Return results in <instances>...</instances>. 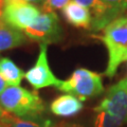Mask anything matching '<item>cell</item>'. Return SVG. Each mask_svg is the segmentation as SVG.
Here are the masks:
<instances>
[{
  "instance_id": "cell-14",
  "label": "cell",
  "mask_w": 127,
  "mask_h": 127,
  "mask_svg": "<svg viewBox=\"0 0 127 127\" xmlns=\"http://www.w3.org/2000/svg\"><path fill=\"white\" fill-rule=\"evenodd\" d=\"M124 121L105 111H98L94 118L93 127H121Z\"/></svg>"
},
{
  "instance_id": "cell-17",
  "label": "cell",
  "mask_w": 127,
  "mask_h": 127,
  "mask_svg": "<svg viewBox=\"0 0 127 127\" xmlns=\"http://www.w3.org/2000/svg\"><path fill=\"white\" fill-rule=\"evenodd\" d=\"M7 84L5 83V81L2 78V76H1V74H0V94H1L3 91H4L6 88H7Z\"/></svg>"
},
{
  "instance_id": "cell-20",
  "label": "cell",
  "mask_w": 127,
  "mask_h": 127,
  "mask_svg": "<svg viewBox=\"0 0 127 127\" xmlns=\"http://www.w3.org/2000/svg\"><path fill=\"white\" fill-rule=\"evenodd\" d=\"M23 1H26V2H41L43 1V0H23Z\"/></svg>"
},
{
  "instance_id": "cell-2",
  "label": "cell",
  "mask_w": 127,
  "mask_h": 127,
  "mask_svg": "<svg viewBox=\"0 0 127 127\" xmlns=\"http://www.w3.org/2000/svg\"><path fill=\"white\" fill-rule=\"evenodd\" d=\"M101 39L108 51L105 75L112 77L119 66L127 61V16L119 17L106 26Z\"/></svg>"
},
{
  "instance_id": "cell-16",
  "label": "cell",
  "mask_w": 127,
  "mask_h": 127,
  "mask_svg": "<svg viewBox=\"0 0 127 127\" xmlns=\"http://www.w3.org/2000/svg\"><path fill=\"white\" fill-rule=\"evenodd\" d=\"M110 10L120 15L127 9V0H102Z\"/></svg>"
},
{
  "instance_id": "cell-8",
  "label": "cell",
  "mask_w": 127,
  "mask_h": 127,
  "mask_svg": "<svg viewBox=\"0 0 127 127\" xmlns=\"http://www.w3.org/2000/svg\"><path fill=\"white\" fill-rule=\"evenodd\" d=\"M82 101L73 94H63L55 98L50 104V110L57 117H73L83 109Z\"/></svg>"
},
{
  "instance_id": "cell-1",
  "label": "cell",
  "mask_w": 127,
  "mask_h": 127,
  "mask_svg": "<svg viewBox=\"0 0 127 127\" xmlns=\"http://www.w3.org/2000/svg\"><path fill=\"white\" fill-rule=\"evenodd\" d=\"M0 107L6 113L15 114L19 119L30 120L39 117L46 106L36 91L22 87H7L0 94Z\"/></svg>"
},
{
  "instance_id": "cell-4",
  "label": "cell",
  "mask_w": 127,
  "mask_h": 127,
  "mask_svg": "<svg viewBox=\"0 0 127 127\" xmlns=\"http://www.w3.org/2000/svg\"><path fill=\"white\" fill-rule=\"evenodd\" d=\"M40 15L37 6L23 0H4L2 20L7 26L25 31L35 22Z\"/></svg>"
},
{
  "instance_id": "cell-11",
  "label": "cell",
  "mask_w": 127,
  "mask_h": 127,
  "mask_svg": "<svg viewBox=\"0 0 127 127\" xmlns=\"http://www.w3.org/2000/svg\"><path fill=\"white\" fill-rule=\"evenodd\" d=\"M0 74L10 87L20 85L26 72L9 57H0Z\"/></svg>"
},
{
  "instance_id": "cell-7",
  "label": "cell",
  "mask_w": 127,
  "mask_h": 127,
  "mask_svg": "<svg viewBox=\"0 0 127 127\" xmlns=\"http://www.w3.org/2000/svg\"><path fill=\"white\" fill-rule=\"evenodd\" d=\"M95 112L105 111L126 122L127 119V77L111 86L105 97L94 108Z\"/></svg>"
},
{
  "instance_id": "cell-6",
  "label": "cell",
  "mask_w": 127,
  "mask_h": 127,
  "mask_svg": "<svg viewBox=\"0 0 127 127\" xmlns=\"http://www.w3.org/2000/svg\"><path fill=\"white\" fill-rule=\"evenodd\" d=\"M25 35L34 41L40 43L56 42L62 38V28L56 13H40L32 26L25 31Z\"/></svg>"
},
{
  "instance_id": "cell-10",
  "label": "cell",
  "mask_w": 127,
  "mask_h": 127,
  "mask_svg": "<svg viewBox=\"0 0 127 127\" xmlns=\"http://www.w3.org/2000/svg\"><path fill=\"white\" fill-rule=\"evenodd\" d=\"M27 42V36L21 31L7 26L3 21L0 25V52L14 49Z\"/></svg>"
},
{
  "instance_id": "cell-19",
  "label": "cell",
  "mask_w": 127,
  "mask_h": 127,
  "mask_svg": "<svg viewBox=\"0 0 127 127\" xmlns=\"http://www.w3.org/2000/svg\"><path fill=\"white\" fill-rule=\"evenodd\" d=\"M5 113H6V112H5V111H4V110H3V109L1 108V107H0V120H1V119H2L3 117H4V116H5Z\"/></svg>"
},
{
  "instance_id": "cell-23",
  "label": "cell",
  "mask_w": 127,
  "mask_h": 127,
  "mask_svg": "<svg viewBox=\"0 0 127 127\" xmlns=\"http://www.w3.org/2000/svg\"><path fill=\"white\" fill-rule=\"evenodd\" d=\"M126 122H127V119H126Z\"/></svg>"
},
{
  "instance_id": "cell-12",
  "label": "cell",
  "mask_w": 127,
  "mask_h": 127,
  "mask_svg": "<svg viewBox=\"0 0 127 127\" xmlns=\"http://www.w3.org/2000/svg\"><path fill=\"white\" fill-rule=\"evenodd\" d=\"M0 124H2L4 127H53L51 124V121L49 120L42 123H38L32 120L14 118L10 116L9 113H5V116L0 120Z\"/></svg>"
},
{
  "instance_id": "cell-3",
  "label": "cell",
  "mask_w": 127,
  "mask_h": 127,
  "mask_svg": "<svg viewBox=\"0 0 127 127\" xmlns=\"http://www.w3.org/2000/svg\"><path fill=\"white\" fill-rule=\"evenodd\" d=\"M58 90L73 94L81 101H86L103 93L104 85L98 73L85 68H78L73 71L68 79L63 81Z\"/></svg>"
},
{
  "instance_id": "cell-15",
  "label": "cell",
  "mask_w": 127,
  "mask_h": 127,
  "mask_svg": "<svg viewBox=\"0 0 127 127\" xmlns=\"http://www.w3.org/2000/svg\"><path fill=\"white\" fill-rule=\"evenodd\" d=\"M71 0H43L41 10L43 13H54V11L64 9Z\"/></svg>"
},
{
  "instance_id": "cell-18",
  "label": "cell",
  "mask_w": 127,
  "mask_h": 127,
  "mask_svg": "<svg viewBox=\"0 0 127 127\" xmlns=\"http://www.w3.org/2000/svg\"><path fill=\"white\" fill-rule=\"evenodd\" d=\"M3 7H4V0H0V18H2Z\"/></svg>"
},
{
  "instance_id": "cell-13",
  "label": "cell",
  "mask_w": 127,
  "mask_h": 127,
  "mask_svg": "<svg viewBox=\"0 0 127 127\" xmlns=\"http://www.w3.org/2000/svg\"><path fill=\"white\" fill-rule=\"evenodd\" d=\"M79 5L87 7V9H91L93 12L94 19L93 20H97V19L103 18L106 14L109 12V7L107 6L102 0H73Z\"/></svg>"
},
{
  "instance_id": "cell-5",
  "label": "cell",
  "mask_w": 127,
  "mask_h": 127,
  "mask_svg": "<svg viewBox=\"0 0 127 127\" xmlns=\"http://www.w3.org/2000/svg\"><path fill=\"white\" fill-rule=\"evenodd\" d=\"M47 46L48 45L46 43H40L38 57L35 62V65L25 74L28 83L35 90H39L46 87H56L58 89L63 84V81L55 76L49 66Z\"/></svg>"
},
{
  "instance_id": "cell-22",
  "label": "cell",
  "mask_w": 127,
  "mask_h": 127,
  "mask_svg": "<svg viewBox=\"0 0 127 127\" xmlns=\"http://www.w3.org/2000/svg\"><path fill=\"white\" fill-rule=\"evenodd\" d=\"M0 127H4V126H3L2 124H0Z\"/></svg>"
},
{
  "instance_id": "cell-9",
  "label": "cell",
  "mask_w": 127,
  "mask_h": 127,
  "mask_svg": "<svg viewBox=\"0 0 127 127\" xmlns=\"http://www.w3.org/2000/svg\"><path fill=\"white\" fill-rule=\"evenodd\" d=\"M63 15L70 25L76 28L90 29L91 25H92V18H91L90 11L87 7L79 5L75 1H70L64 7Z\"/></svg>"
},
{
  "instance_id": "cell-21",
  "label": "cell",
  "mask_w": 127,
  "mask_h": 127,
  "mask_svg": "<svg viewBox=\"0 0 127 127\" xmlns=\"http://www.w3.org/2000/svg\"><path fill=\"white\" fill-rule=\"evenodd\" d=\"M3 22V20H2V18H0V25H1V23Z\"/></svg>"
}]
</instances>
